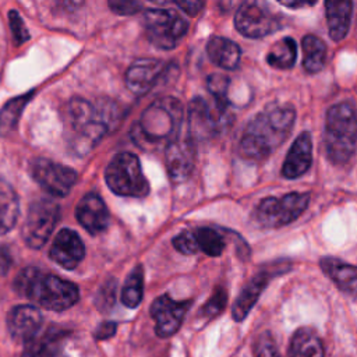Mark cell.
I'll list each match as a JSON object with an SVG mask.
<instances>
[{
	"label": "cell",
	"mask_w": 357,
	"mask_h": 357,
	"mask_svg": "<svg viewBox=\"0 0 357 357\" xmlns=\"http://www.w3.org/2000/svg\"><path fill=\"white\" fill-rule=\"evenodd\" d=\"M296 110L287 103H272L245 127L240 139V153L245 159L261 160L269 156L290 134Z\"/></svg>",
	"instance_id": "cell-1"
},
{
	"label": "cell",
	"mask_w": 357,
	"mask_h": 357,
	"mask_svg": "<svg viewBox=\"0 0 357 357\" xmlns=\"http://www.w3.org/2000/svg\"><path fill=\"white\" fill-rule=\"evenodd\" d=\"M183 106L178 99L166 96L151 103L131 130L132 141L145 149L167 145L178 137Z\"/></svg>",
	"instance_id": "cell-2"
},
{
	"label": "cell",
	"mask_w": 357,
	"mask_h": 357,
	"mask_svg": "<svg viewBox=\"0 0 357 357\" xmlns=\"http://www.w3.org/2000/svg\"><path fill=\"white\" fill-rule=\"evenodd\" d=\"M15 290L39 305L52 311L73 307L79 297L78 287L54 275H45L36 268H25L14 280Z\"/></svg>",
	"instance_id": "cell-3"
},
{
	"label": "cell",
	"mask_w": 357,
	"mask_h": 357,
	"mask_svg": "<svg viewBox=\"0 0 357 357\" xmlns=\"http://www.w3.org/2000/svg\"><path fill=\"white\" fill-rule=\"evenodd\" d=\"M71 131L75 134L74 146L81 153L91 149L116 121L117 109L112 102L92 105L82 98H73L67 109Z\"/></svg>",
	"instance_id": "cell-4"
},
{
	"label": "cell",
	"mask_w": 357,
	"mask_h": 357,
	"mask_svg": "<svg viewBox=\"0 0 357 357\" xmlns=\"http://www.w3.org/2000/svg\"><path fill=\"white\" fill-rule=\"evenodd\" d=\"M357 144V116L350 103L340 102L326 112L324 148L328 159L335 165L346 163L354 153Z\"/></svg>",
	"instance_id": "cell-5"
},
{
	"label": "cell",
	"mask_w": 357,
	"mask_h": 357,
	"mask_svg": "<svg viewBox=\"0 0 357 357\" xmlns=\"http://www.w3.org/2000/svg\"><path fill=\"white\" fill-rule=\"evenodd\" d=\"M105 178L109 188L123 197L142 198L149 192V184L142 174L138 158L130 152L116 155L107 165Z\"/></svg>",
	"instance_id": "cell-6"
},
{
	"label": "cell",
	"mask_w": 357,
	"mask_h": 357,
	"mask_svg": "<svg viewBox=\"0 0 357 357\" xmlns=\"http://www.w3.org/2000/svg\"><path fill=\"white\" fill-rule=\"evenodd\" d=\"M308 192H289L280 198H264L255 208V219L264 227L278 229L294 222L308 206Z\"/></svg>",
	"instance_id": "cell-7"
},
{
	"label": "cell",
	"mask_w": 357,
	"mask_h": 357,
	"mask_svg": "<svg viewBox=\"0 0 357 357\" xmlns=\"http://www.w3.org/2000/svg\"><path fill=\"white\" fill-rule=\"evenodd\" d=\"M145 33L159 49H173L188 29L187 21L173 10L152 8L144 14Z\"/></svg>",
	"instance_id": "cell-8"
},
{
	"label": "cell",
	"mask_w": 357,
	"mask_h": 357,
	"mask_svg": "<svg viewBox=\"0 0 357 357\" xmlns=\"http://www.w3.org/2000/svg\"><path fill=\"white\" fill-rule=\"evenodd\" d=\"M236 29L247 38H262L278 31L282 24L265 0H244L234 15Z\"/></svg>",
	"instance_id": "cell-9"
},
{
	"label": "cell",
	"mask_w": 357,
	"mask_h": 357,
	"mask_svg": "<svg viewBox=\"0 0 357 357\" xmlns=\"http://www.w3.org/2000/svg\"><path fill=\"white\" fill-rule=\"evenodd\" d=\"M59 216L60 209L56 202L46 198L32 202L22 226L25 244L31 248L43 247L49 240Z\"/></svg>",
	"instance_id": "cell-10"
},
{
	"label": "cell",
	"mask_w": 357,
	"mask_h": 357,
	"mask_svg": "<svg viewBox=\"0 0 357 357\" xmlns=\"http://www.w3.org/2000/svg\"><path fill=\"white\" fill-rule=\"evenodd\" d=\"M227 110L204 98H194L188 106V132L192 139H206L215 135L226 123Z\"/></svg>",
	"instance_id": "cell-11"
},
{
	"label": "cell",
	"mask_w": 357,
	"mask_h": 357,
	"mask_svg": "<svg viewBox=\"0 0 357 357\" xmlns=\"http://www.w3.org/2000/svg\"><path fill=\"white\" fill-rule=\"evenodd\" d=\"M291 268L289 261H276L269 265L262 266V269L254 275V278L243 287L238 297L236 298L231 310V315L234 321H243L254 304L258 301L261 293L269 283V280L278 275L287 272Z\"/></svg>",
	"instance_id": "cell-12"
},
{
	"label": "cell",
	"mask_w": 357,
	"mask_h": 357,
	"mask_svg": "<svg viewBox=\"0 0 357 357\" xmlns=\"http://www.w3.org/2000/svg\"><path fill=\"white\" fill-rule=\"evenodd\" d=\"M33 180L50 195L66 197L77 181V173L64 165L49 159H36L31 165Z\"/></svg>",
	"instance_id": "cell-13"
},
{
	"label": "cell",
	"mask_w": 357,
	"mask_h": 357,
	"mask_svg": "<svg viewBox=\"0 0 357 357\" xmlns=\"http://www.w3.org/2000/svg\"><path fill=\"white\" fill-rule=\"evenodd\" d=\"M190 304V301H176L166 294L158 297L151 305V315L156 324V335L159 337H167L176 333L181 326Z\"/></svg>",
	"instance_id": "cell-14"
},
{
	"label": "cell",
	"mask_w": 357,
	"mask_h": 357,
	"mask_svg": "<svg viewBox=\"0 0 357 357\" xmlns=\"http://www.w3.org/2000/svg\"><path fill=\"white\" fill-rule=\"evenodd\" d=\"M195 160L194 139L191 137L181 138L180 135L166 145V167L170 178L174 183L185 180L192 172Z\"/></svg>",
	"instance_id": "cell-15"
},
{
	"label": "cell",
	"mask_w": 357,
	"mask_h": 357,
	"mask_svg": "<svg viewBox=\"0 0 357 357\" xmlns=\"http://www.w3.org/2000/svg\"><path fill=\"white\" fill-rule=\"evenodd\" d=\"M84 255L85 247L79 236L70 229H63L57 233L49 252V257L64 269H74Z\"/></svg>",
	"instance_id": "cell-16"
},
{
	"label": "cell",
	"mask_w": 357,
	"mask_h": 357,
	"mask_svg": "<svg viewBox=\"0 0 357 357\" xmlns=\"http://www.w3.org/2000/svg\"><path fill=\"white\" fill-rule=\"evenodd\" d=\"M165 64L156 59H138L126 73V85L135 95H145L159 81Z\"/></svg>",
	"instance_id": "cell-17"
},
{
	"label": "cell",
	"mask_w": 357,
	"mask_h": 357,
	"mask_svg": "<svg viewBox=\"0 0 357 357\" xmlns=\"http://www.w3.org/2000/svg\"><path fill=\"white\" fill-rule=\"evenodd\" d=\"M42 314L33 305L14 307L7 315V328L14 340L28 343L40 329Z\"/></svg>",
	"instance_id": "cell-18"
},
{
	"label": "cell",
	"mask_w": 357,
	"mask_h": 357,
	"mask_svg": "<svg viewBox=\"0 0 357 357\" xmlns=\"http://www.w3.org/2000/svg\"><path fill=\"white\" fill-rule=\"evenodd\" d=\"M75 216L79 225L91 234L103 231L109 223V211L103 199L92 192L79 199L77 204Z\"/></svg>",
	"instance_id": "cell-19"
},
{
	"label": "cell",
	"mask_w": 357,
	"mask_h": 357,
	"mask_svg": "<svg viewBox=\"0 0 357 357\" xmlns=\"http://www.w3.org/2000/svg\"><path fill=\"white\" fill-rule=\"evenodd\" d=\"M312 163V141L308 131L301 132L291 144L282 166V174L286 178L303 176Z\"/></svg>",
	"instance_id": "cell-20"
},
{
	"label": "cell",
	"mask_w": 357,
	"mask_h": 357,
	"mask_svg": "<svg viewBox=\"0 0 357 357\" xmlns=\"http://www.w3.org/2000/svg\"><path fill=\"white\" fill-rule=\"evenodd\" d=\"M321 269L346 294L357 296V266L343 262L335 257H324Z\"/></svg>",
	"instance_id": "cell-21"
},
{
	"label": "cell",
	"mask_w": 357,
	"mask_h": 357,
	"mask_svg": "<svg viewBox=\"0 0 357 357\" xmlns=\"http://www.w3.org/2000/svg\"><path fill=\"white\" fill-rule=\"evenodd\" d=\"M325 10L331 38L336 42L344 39L350 28L353 0H325Z\"/></svg>",
	"instance_id": "cell-22"
},
{
	"label": "cell",
	"mask_w": 357,
	"mask_h": 357,
	"mask_svg": "<svg viewBox=\"0 0 357 357\" xmlns=\"http://www.w3.org/2000/svg\"><path fill=\"white\" fill-rule=\"evenodd\" d=\"M206 53L213 64L225 70L237 68L241 59V50L237 43L223 36L211 38L206 43Z\"/></svg>",
	"instance_id": "cell-23"
},
{
	"label": "cell",
	"mask_w": 357,
	"mask_h": 357,
	"mask_svg": "<svg viewBox=\"0 0 357 357\" xmlns=\"http://www.w3.org/2000/svg\"><path fill=\"white\" fill-rule=\"evenodd\" d=\"M290 357H324V346L318 333L311 328H298L289 344Z\"/></svg>",
	"instance_id": "cell-24"
},
{
	"label": "cell",
	"mask_w": 357,
	"mask_h": 357,
	"mask_svg": "<svg viewBox=\"0 0 357 357\" xmlns=\"http://www.w3.org/2000/svg\"><path fill=\"white\" fill-rule=\"evenodd\" d=\"M20 204L13 187L0 180V236L10 231L18 218Z\"/></svg>",
	"instance_id": "cell-25"
},
{
	"label": "cell",
	"mask_w": 357,
	"mask_h": 357,
	"mask_svg": "<svg viewBox=\"0 0 357 357\" xmlns=\"http://www.w3.org/2000/svg\"><path fill=\"white\" fill-rule=\"evenodd\" d=\"M33 91L29 93H24L10 99L0 110V135H8L11 131L15 130L18 120L22 114V110L29 103L31 98L33 96Z\"/></svg>",
	"instance_id": "cell-26"
},
{
	"label": "cell",
	"mask_w": 357,
	"mask_h": 357,
	"mask_svg": "<svg viewBox=\"0 0 357 357\" xmlns=\"http://www.w3.org/2000/svg\"><path fill=\"white\" fill-rule=\"evenodd\" d=\"M301 47L304 53L303 67L307 73H318L325 64L326 46L322 39L315 35H305L301 40Z\"/></svg>",
	"instance_id": "cell-27"
},
{
	"label": "cell",
	"mask_w": 357,
	"mask_h": 357,
	"mask_svg": "<svg viewBox=\"0 0 357 357\" xmlns=\"http://www.w3.org/2000/svg\"><path fill=\"white\" fill-rule=\"evenodd\" d=\"M297 59V45L293 38H282L266 54V63L273 68H291Z\"/></svg>",
	"instance_id": "cell-28"
},
{
	"label": "cell",
	"mask_w": 357,
	"mask_h": 357,
	"mask_svg": "<svg viewBox=\"0 0 357 357\" xmlns=\"http://www.w3.org/2000/svg\"><path fill=\"white\" fill-rule=\"evenodd\" d=\"M144 293V275L142 268L137 266L127 276L126 283L121 290V301L128 308H135L141 300Z\"/></svg>",
	"instance_id": "cell-29"
},
{
	"label": "cell",
	"mask_w": 357,
	"mask_h": 357,
	"mask_svg": "<svg viewBox=\"0 0 357 357\" xmlns=\"http://www.w3.org/2000/svg\"><path fill=\"white\" fill-rule=\"evenodd\" d=\"M199 251L205 252L209 257H218L225 248L223 237L211 227H199L194 231Z\"/></svg>",
	"instance_id": "cell-30"
},
{
	"label": "cell",
	"mask_w": 357,
	"mask_h": 357,
	"mask_svg": "<svg viewBox=\"0 0 357 357\" xmlns=\"http://www.w3.org/2000/svg\"><path fill=\"white\" fill-rule=\"evenodd\" d=\"M229 84H230L229 77H226L223 74H211L206 79V86H208L209 93L213 98V102L225 110H227V107L230 105V100L227 96Z\"/></svg>",
	"instance_id": "cell-31"
},
{
	"label": "cell",
	"mask_w": 357,
	"mask_h": 357,
	"mask_svg": "<svg viewBox=\"0 0 357 357\" xmlns=\"http://www.w3.org/2000/svg\"><path fill=\"white\" fill-rule=\"evenodd\" d=\"M227 303V293L223 287H216L215 291L212 293V296L209 297V300L204 304L201 314L205 318H213L216 315H219Z\"/></svg>",
	"instance_id": "cell-32"
},
{
	"label": "cell",
	"mask_w": 357,
	"mask_h": 357,
	"mask_svg": "<svg viewBox=\"0 0 357 357\" xmlns=\"http://www.w3.org/2000/svg\"><path fill=\"white\" fill-rule=\"evenodd\" d=\"M254 351L255 357H280L276 343L268 331L258 335L254 343Z\"/></svg>",
	"instance_id": "cell-33"
},
{
	"label": "cell",
	"mask_w": 357,
	"mask_h": 357,
	"mask_svg": "<svg viewBox=\"0 0 357 357\" xmlns=\"http://www.w3.org/2000/svg\"><path fill=\"white\" fill-rule=\"evenodd\" d=\"M173 245L181 254H197L199 251L194 231H181L173 238Z\"/></svg>",
	"instance_id": "cell-34"
},
{
	"label": "cell",
	"mask_w": 357,
	"mask_h": 357,
	"mask_svg": "<svg viewBox=\"0 0 357 357\" xmlns=\"http://www.w3.org/2000/svg\"><path fill=\"white\" fill-rule=\"evenodd\" d=\"M8 21H10V28L11 32L14 35V39L17 42V45H22L24 42H26L29 39V32L20 15L18 11L15 10H10L8 11Z\"/></svg>",
	"instance_id": "cell-35"
},
{
	"label": "cell",
	"mask_w": 357,
	"mask_h": 357,
	"mask_svg": "<svg viewBox=\"0 0 357 357\" xmlns=\"http://www.w3.org/2000/svg\"><path fill=\"white\" fill-rule=\"evenodd\" d=\"M110 10L119 15H132L141 8L139 0H107Z\"/></svg>",
	"instance_id": "cell-36"
},
{
	"label": "cell",
	"mask_w": 357,
	"mask_h": 357,
	"mask_svg": "<svg viewBox=\"0 0 357 357\" xmlns=\"http://www.w3.org/2000/svg\"><path fill=\"white\" fill-rule=\"evenodd\" d=\"M114 294H116V284L113 280L105 283V286L102 287V290L99 291L98 297H96V304L100 310L105 308H110L113 301H114Z\"/></svg>",
	"instance_id": "cell-37"
},
{
	"label": "cell",
	"mask_w": 357,
	"mask_h": 357,
	"mask_svg": "<svg viewBox=\"0 0 357 357\" xmlns=\"http://www.w3.org/2000/svg\"><path fill=\"white\" fill-rule=\"evenodd\" d=\"M174 3L188 15L195 17L204 8L205 0H174Z\"/></svg>",
	"instance_id": "cell-38"
},
{
	"label": "cell",
	"mask_w": 357,
	"mask_h": 357,
	"mask_svg": "<svg viewBox=\"0 0 357 357\" xmlns=\"http://www.w3.org/2000/svg\"><path fill=\"white\" fill-rule=\"evenodd\" d=\"M116 333V324L114 322H103L102 325L98 326L95 332V337L98 340H105L112 337Z\"/></svg>",
	"instance_id": "cell-39"
},
{
	"label": "cell",
	"mask_w": 357,
	"mask_h": 357,
	"mask_svg": "<svg viewBox=\"0 0 357 357\" xmlns=\"http://www.w3.org/2000/svg\"><path fill=\"white\" fill-rule=\"evenodd\" d=\"M278 1L289 8H304V7H311L317 3V0H278Z\"/></svg>",
	"instance_id": "cell-40"
},
{
	"label": "cell",
	"mask_w": 357,
	"mask_h": 357,
	"mask_svg": "<svg viewBox=\"0 0 357 357\" xmlns=\"http://www.w3.org/2000/svg\"><path fill=\"white\" fill-rule=\"evenodd\" d=\"M60 7L67 10V11H74L77 8H79L84 3V0H57Z\"/></svg>",
	"instance_id": "cell-41"
},
{
	"label": "cell",
	"mask_w": 357,
	"mask_h": 357,
	"mask_svg": "<svg viewBox=\"0 0 357 357\" xmlns=\"http://www.w3.org/2000/svg\"><path fill=\"white\" fill-rule=\"evenodd\" d=\"M152 1H155V3H167L169 0H152Z\"/></svg>",
	"instance_id": "cell-42"
}]
</instances>
